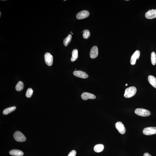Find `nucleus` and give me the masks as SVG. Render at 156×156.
Returning a JSON list of instances; mask_svg holds the SVG:
<instances>
[{
	"label": "nucleus",
	"instance_id": "obj_1",
	"mask_svg": "<svg viewBox=\"0 0 156 156\" xmlns=\"http://www.w3.org/2000/svg\"><path fill=\"white\" fill-rule=\"evenodd\" d=\"M137 89L134 87H131L125 90L124 96L126 98H130L135 95Z\"/></svg>",
	"mask_w": 156,
	"mask_h": 156
},
{
	"label": "nucleus",
	"instance_id": "obj_2",
	"mask_svg": "<svg viewBox=\"0 0 156 156\" xmlns=\"http://www.w3.org/2000/svg\"><path fill=\"white\" fill-rule=\"evenodd\" d=\"M134 112L138 115L143 117L148 116L151 115L150 112L149 110L143 108L136 109Z\"/></svg>",
	"mask_w": 156,
	"mask_h": 156
},
{
	"label": "nucleus",
	"instance_id": "obj_3",
	"mask_svg": "<svg viewBox=\"0 0 156 156\" xmlns=\"http://www.w3.org/2000/svg\"><path fill=\"white\" fill-rule=\"evenodd\" d=\"M13 136L14 139L17 142H23L26 140L25 136L19 131H16L14 132Z\"/></svg>",
	"mask_w": 156,
	"mask_h": 156
},
{
	"label": "nucleus",
	"instance_id": "obj_4",
	"mask_svg": "<svg viewBox=\"0 0 156 156\" xmlns=\"http://www.w3.org/2000/svg\"><path fill=\"white\" fill-rule=\"evenodd\" d=\"M143 134L146 135H150L156 134V127H148L144 128L143 131Z\"/></svg>",
	"mask_w": 156,
	"mask_h": 156
},
{
	"label": "nucleus",
	"instance_id": "obj_5",
	"mask_svg": "<svg viewBox=\"0 0 156 156\" xmlns=\"http://www.w3.org/2000/svg\"><path fill=\"white\" fill-rule=\"evenodd\" d=\"M44 58L45 62L48 66H50L52 65L53 61V57L50 53H45Z\"/></svg>",
	"mask_w": 156,
	"mask_h": 156
},
{
	"label": "nucleus",
	"instance_id": "obj_6",
	"mask_svg": "<svg viewBox=\"0 0 156 156\" xmlns=\"http://www.w3.org/2000/svg\"><path fill=\"white\" fill-rule=\"evenodd\" d=\"M115 126L116 129L120 134H123L126 132V128L124 125L121 122H117L115 124Z\"/></svg>",
	"mask_w": 156,
	"mask_h": 156
},
{
	"label": "nucleus",
	"instance_id": "obj_7",
	"mask_svg": "<svg viewBox=\"0 0 156 156\" xmlns=\"http://www.w3.org/2000/svg\"><path fill=\"white\" fill-rule=\"evenodd\" d=\"M90 15L88 11L84 10L78 13L76 15V18L78 19H82L88 17Z\"/></svg>",
	"mask_w": 156,
	"mask_h": 156
},
{
	"label": "nucleus",
	"instance_id": "obj_8",
	"mask_svg": "<svg viewBox=\"0 0 156 156\" xmlns=\"http://www.w3.org/2000/svg\"><path fill=\"white\" fill-rule=\"evenodd\" d=\"M140 55V52L139 50H136L133 53L131 56L130 59V63L131 65H134L136 64V60L139 59Z\"/></svg>",
	"mask_w": 156,
	"mask_h": 156
},
{
	"label": "nucleus",
	"instance_id": "obj_9",
	"mask_svg": "<svg viewBox=\"0 0 156 156\" xmlns=\"http://www.w3.org/2000/svg\"><path fill=\"white\" fill-rule=\"evenodd\" d=\"M73 74L76 77L82 78L86 79L89 77V76L87 73L82 71H75L73 72Z\"/></svg>",
	"mask_w": 156,
	"mask_h": 156
},
{
	"label": "nucleus",
	"instance_id": "obj_10",
	"mask_svg": "<svg viewBox=\"0 0 156 156\" xmlns=\"http://www.w3.org/2000/svg\"><path fill=\"white\" fill-rule=\"evenodd\" d=\"M98 55V50L97 46H95L92 47L90 53V57L92 59H94L97 57Z\"/></svg>",
	"mask_w": 156,
	"mask_h": 156
},
{
	"label": "nucleus",
	"instance_id": "obj_11",
	"mask_svg": "<svg viewBox=\"0 0 156 156\" xmlns=\"http://www.w3.org/2000/svg\"><path fill=\"white\" fill-rule=\"evenodd\" d=\"M146 18L152 19L156 18V9L149 10L145 14Z\"/></svg>",
	"mask_w": 156,
	"mask_h": 156
},
{
	"label": "nucleus",
	"instance_id": "obj_12",
	"mask_svg": "<svg viewBox=\"0 0 156 156\" xmlns=\"http://www.w3.org/2000/svg\"><path fill=\"white\" fill-rule=\"evenodd\" d=\"M81 98L84 100H87L88 99H94L96 98V97L93 94L84 92L81 95Z\"/></svg>",
	"mask_w": 156,
	"mask_h": 156
},
{
	"label": "nucleus",
	"instance_id": "obj_13",
	"mask_svg": "<svg viewBox=\"0 0 156 156\" xmlns=\"http://www.w3.org/2000/svg\"><path fill=\"white\" fill-rule=\"evenodd\" d=\"M9 154L11 155L15 156H22L24 153L22 151L18 149H13L10 151Z\"/></svg>",
	"mask_w": 156,
	"mask_h": 156
},
{
	"label": "nucleus",
	"instance_id": "obj_14",
	"mask_svg": "<svg viewBox=\"0 0 156 156\" xmlns=\"http://www.w3.org/2000/svg\"><path fill=\"white\" fill-rule=\"evenodd\" d=\"M148 79L149 83L156 89V78L153 76L150 75L149 76Z\"/></svg>",
	"mask_w": 156,
	"mask_h": 156
},
{
	"label": "nucleus",
	"instance_id": "obj_15",
	"mask_svg": "<svg viewBox=\"0 0 156 156\" xmlns=\"http://www.w3.org/2000/svg\"><path fill=\"white\" fill-rule=\"evenodd\" d=\"M16 107L14 106L6 108L3 110V114L4 115H7L9 114L14 111L16 109Z\"/></svg>",
	"mask_w": 156,
	"mask_h": 156
},
{
	"label": "nucleus",
	"instance_id": "obj_16",
	"mask_svg": "<svg viewBox=\"0 0 156 156\" xmlns=\"http://www.w3.org/2000/svg\"><path fill=\"white\" fill-rule=\"evenodd\" d=\"M104 148V145L103 144H97L94 147V150L96 152H100L103 151Z\"/></svg>",
	"mask_w": 156,
	"mask_h": 156
},
{
	"label": "nucleus",
	"instance_id": "obj_17",
	"mask_svg": "<svg viewBox=\"0 0 156 156\" xmlns=\"http://www.w3.org/2000/svg\"><path fill=\"white\" fill-rule=\"evenodd\" d=\"M78 57V51L77 49L73 50L72 52V56L71 61L72 62L75 61Z\"/></svg>",
	"mask_w": 156,
	"mask_h": 156
},
{
	"label": "nucleus",
	"instance_id": "obj_18",
	"mask_svg": "<svg viewBox=\"0 0 156 156\" xmlns=\"http://www.w3.org/2000/svg\"><path fill=\"white\" fill-rule=\"evenodd\" d=\"M24 87V84L23 82L21 81H19L16 86V90L18 91H20L23 89Z\"/></svg>",
	"mask_w": 156,
	"mask_h": 156
},
{
	"label": "nucleus",
	"instance_id": "obj_19",
	"mask_svg": "<svg viewBox=\"0 0 156 156\" xmlns=\"http://www.w3.org/2000/svg\"><path fill=\"white\" fill-rule=\"evenodd\" d=\"M71 39H72V35L71 34H69L68 35L67 37L64 39L63 40V44L65 46H67L68 44L71 42Z\"/></svg>",
	"mask_w": 156,
	"mask_h": 156
},
{
	"label": "nucleus",
	"instance_id": "obj_20",
	"mask_svg": "<svg viewBox=\"0 0 156 156\" xmlns=\"http://www.w3.org/2000/svg\"><path fill=\"white\" fill-rule=\"evenodd\" d=\"M151 61L152 65H154L156 64V55L154 52H152L151 53Z\"/></svg>",
	"mask_w": 156,
	"mask_h": 156
},
{
	"label": "nucleus",
	"instance_id": "obj_21",
	"mask_svg": "<svg viewBox=\"0 0 156 156\" xmlns=\"http://www.w3.org/2000/svg\"><path fill=\"white\" fill-rule=\"evenodd\" d=\"M82 32H83V37L84 39H87L89 38L90 35V33L89 31L87 30H85Z\"/></svg>",
	"mask_w": 156,
	"mask_h": 156
},
{
	"label": "nucleus",
	"instance_id": "obj_22",
	"mask_svg": "<svg viewBox=\"0 0 156 156\" xmlns=\"http://www.w3.org/2000/svg\"><path fill=\"white\" fill-rule=\"evenodd\" d=\"M33 91L31 88H29L27 89L26 92V96L27 98H30L32 96V94L33 93Z\"/></svg>",
	"mask_w": 156,
	"mask_h": 156
},
{
	"label": "nucleus",
	"instance_id": "obj_23",
	"mask_svg": "<svg viewBox=\"0 0 156 156\" xmlns=\"http://www.w3.org/2000/svg\"><path fill=\"white\" fill-rule=\"evenodd\" d=\"M76 151L75 150H73L69 153L68 156H76Z\"/></svg>",
	"mask_w": 156,
	"mask_h": 156
},
{
	"label": "nucleus",
	"instance_id": "obj_24",
	"mask_svg": "<svg viewBox=\"0 0 156 156\" xmlns=\"http://www.w3.org/2000/svg\"><path fill=\"white\" fill-rule=\"evenodd\" d=\"M143 156H152L150 154L148 153H146L144 154Z\"/></svg>",
	"mask_w": 156,
	"mask_h": 156
},
{
	"label": "nucleus",
	"instance_id": "obj_25",
	"mask_svg": "<svg viewBox=\"0 0 156 156\" xmlns=\"http://www.w3.org/2000/svg\"><path fill=\"white\" fill-rule=\"evenodd\" d=\"M0 17H1V12H0Z\"/></svg>",
	"mask_w": 156,
	"mask_h": 156
},
{
	"label": "nucleus",
	"instance_id": "obj_26",
	"mask_svg": "<svg viewBox=\"0 0 156 156\" xmlns=\"http://www.w3.org/2000/svg\"><path fill=\"white\" fill-rule=\"evenodd\" d=\"M128 84H126V86H128Z\"/></svg>",
	"mask_w": 156,
	"mask_h": 156
}]
</instances>
